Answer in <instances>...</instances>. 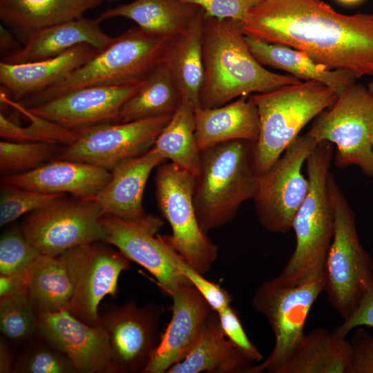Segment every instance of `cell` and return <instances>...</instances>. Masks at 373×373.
I'll return each instance as SVG.
<instances>
[{
  "label": "cell",
  "mask_w": 373,
  "mask_h": 373,
  "mask_svg": "<svg viewBox=\"0 0 373 373\" xmlns=\"http://www.w3.org/2000/svg\"><path fill=\"white\" fill-rule=\"evenodd\" d=\"M240 23L247 37L302 51L356 79L373 77V14H342L322 0H261Z\"/></svg>",
  "instance_id": "6da1fadb"
},
{
  "label": "cell",
  "mask_w": 373,
  "mask_h": 373,
  "mask_svg": "<svg viewBox=\"0 0 373 373\" xmlns=\"http://www.w3.org/2000/svg\"><path fill=\"white\" fill-rule=\"evenodd\" d=\"M240 21L205 15L202 50L204 75L200 107L216 108L242 96L262 93L301 81L271 72L251 54Z\"/></svg>",
  "instance_id": "7a4b0ae2"
},
{
  "label": "cell",
  "mask_w": 373,
  "mask_h": 373,
  "mask_svg": "<svg viewBox=\"0 0 373 373\" xmlns=\"http://www.w3.org/2000/svg\"><path fill=\"white\" fill-rule=\"evenodd\" d=\"M256 143L233 140L200 151L193 204L204 233L233 220L241 204L253 200L258 177Z\"/></svg>",
  "instance_id": "3957f363"
},
{
  "label": "cell",
  "mask_w": 373,
  "mask_h": 373,
  "mask_svg": "<svg viewBox=\"0 0 373 373\" xmlns=\"http://www.w3.org/2000/svg\"><path fill=\"white\" fill-rule=\"evenodd\" d=\"M171 39L133 27L113 37L107 46L66 77L20 104L32 107L84 87L143 79L162 61Z\"/></svg>",
  "instance_id": "277c9868"
},
{
  "label": "cell",
  "mask_w": 373,
  "mask_h": 373,
  "mask_svg": "<svg viewBox=\"0 0 373 373\" xmlns=\"http://www.w3.org/2000/svg\"><path fill=\"white\" fill-rule=\"evenodd\" d=\"M332 157V144L321 142L306 160L309 186L293 220L296 246L278 276L285 283H296L325 271L334 233V214L327 185Z\"/></svg>",
  "instance_id": "5b68a950"
},
{
  "label": "cell",
  "mask_w": 373,
  "mask_h": 373,
  "mask_svg": "<svg viewBox=\"0 0 373 373\" xmlns=\"http://www.w3.org/2000/svg\"><path fill=\"white\" fill-rule=\"evenodd\" d=\"M251 96L259 116L256 143L259 174L280 157L310 120L333 105L338 95L325 84L309 80Z\"/></svg>",
  "instance_id": "8992f818"
},
{
  "label": "cell",
  "mask_w": 373,
  "mask_h": 373,
  "mask_svg": "<svg viewBox=\"0 0 373 373\" xmlns=\"http://www.w3.org/2000/svg\"><path fill=\"white\" fill-rule=\"evenodd\" d=\"M327 185L334 214V233L325 266L324 291L345 320L373 279V262L360 242L354 213L330 172Z\"/></svg>",
  "instance_id": "52a82bcc"
},
{
  "label": "cell",
  "mask_w": 373,
  "mask_h": 373,
  "mask_svg": "<svg viewBox=\"0 0 373 373\" xmlns=\"http://www.w3.org/2000/svg\"><path fill=\"white\" fill-rule=\"evenodd\" d=\"M325 289V273L296 283H285L278 276L261 283L256 289L251 305L267 320L274 336L269 355L251 373H276L304 336L309 311Z\"/></svg>",
  "instance_id": "ba28073f"
},
{
  "label": "cell",
  "mask_w": 373,
  "mask_h": 373,
  "mask_svg": "<svg viewBox=\"0 0 373 373\" xmlns=\"http://www.w3.org/2000/svg\"><path fill=\"white\" fill-rule=\"evenodd\" d=\"M195 175L172 162L157 166L155 176L157 206L172 233L161 236L188 264L203 275L218 255V247L198 223L193 204Z\"/></svg>",
  "instance_id": "9c48e42d"
},
{
  "label": "cell",
  "mask_w": 373,
  "mask_h": 373,
  "mask_svg": "<svg viewBox=\"0 0 373 373\" xmlns=\"http://www.w3.org/2000/svg\"><path fill=\"white\" fill-rule=\"evenodd\" d=\"M307 134L318 143L336 145V165H354L373 176V102L367 87L355 82L347 87Z\"/></svg>",
  "instance_id": "30bf717a"
},
{
  "label": "cell",
  "mask_w": 373,
  "mask_h": 373,
  "mask_svg": "<svg viewBox=\"0 0 373 373\" xmlns=\"http://www.w3.org/2000/svg\"><path fill=\"white\" fill-rule=\"evenodd\" d=\"M318 142L307 133L298 137L265 172L258 174L253 200L259 222L266 230L285 233L309 190L302 166Z\"/></svg>",
  "instance_id": "8fae6325"
},
{
  "label": "cell",
  "mask_w": 373,
  "mask_h": 373,
  "mask_svg": "<svg viewBox=\"0 0 373 373\" xmlns=\"http://www.w3.org/2000/svg\"><path fill=\"white\" fill-rule=\"evenodd\" d=\"M102 216L93 199L66 195L29 213L21 229L41 255L56 257L79 245L104 242Z\"/></svg>",
  "instance_id": "7c38bea8"
},
{
  "label": "cell",
  "mask_w": 373,
  "mask_h": 373,
  "mask_svg": "<svg viewBox=\"0 0 373 373\" xmlns=\"http://www.w3.org/2000/svg\"><path fill=\"white\" fill-rule=\"evenodd\" d=\"M172 115L78 129L77 138L61 147L55 159L86 162L111 171L121 163L149 151Z\"/></svg>",
  "instance_id": "4fadbf2b"
},
{
  "label": "cell",
  "mask_w": 373,
  "mask_h": 373,
  "mask_svg": "<svg viewBox=\"0 0 373 373\" xmlns=\"http://www.w3.org/2000/svg\"><path fill=\"white\" fill-rule=\"evenodd\" d=\"M58 257L65 262L72 284L68 311L88 325H99V305L106 295L116 296L119 276L129 269L130 260L98 242L75 247Z\"/></svg>",
  "instance_id": "5bb4252c"
},
{
  "label": "cell",
  "mask_w": 373,
  "mask_h": 373,
  "mask_svg": "<svg viewBox=\"0 0 373 373\" xmlns=\"http://www.w3.org/2000/svg\"><path fill=\"white\" fill-rule=\"evenodd\" d=\"M104 242L113 245L127 258L141 265L155 278L158 286L167 294L178 288L191 285L176 268L172 249L156 233L164 224L162 219L152 214L125 220L102 216Z\"/></svg>",
  "instance_id": "9a60e30c"
},
{
  "label": "cell",
  "mask_w": 373,
  "mask_h": 373,
  "mask_svg": "<svg viewBox=\"0 0 373 373\" xmlns=\"http://www.w3.org/2000/svg\"><path fill=\"white\" fill-rule=\"evenodd\" d=\"M162 305L140 307L133 302L114 305L99 315L109 338L113 373L144 372L157 347Z\"/></svg>",
  "instance_id": "2e32d148"
},
{
  "label": "cell",
  "mask_w": 373,
  "mask_h": 373,
  "mask_svg": "<svg viewBox=\"0 0 373 373\" xmlns=\"http://www.w3.org/2000/svg\"><path fill=\"white\" fill-rule=\"evenodd\" d=\"M144 79L84 87L26 108L35 115L71 130L117 122L122 106L140 88Z\"/></svg>",
  "instance_id": "e0dca14e"
},
{
  "label": "cell",
  "mask_w": 373,
  "mask_h": 373,
  "mask_svg": "<svg viewBox=\"0 0 373 373\" xmlns=\"http://www.w3.org/2000/svg\"><path fill=\"white\" fill-rule=\"evenodd\" d=\"M37 315V334L65 354L77 372H113L108 335L101 324L88 325L67 310Z\"/></svg>",
  "instance_id": "ac0fdd59"
},
{
  "label": "cell",
  "mask_w": 373,
  "mask_h": 373,
  "mask_svg": "<svg viewBox=\"0 0 373 373\" xmlns=\"http://www.w3.org/2000/svg\"><path fill=\"white\" fill-rule=\"evenodd\" d=\"M171 296V321L143 373H167L182 361L195 346L213 311L192 285L178 288Z\"/></svg>",
  "instance_id": "d6986e66"
},
{
  "label": "cell",
  "mask_w": 373,
  "mask_h": 373,
  "mask_svg": "<svg viewBox=\"0 0 373 373\" xmlns=\"http://www.w3.org/2000/svg\"><path fill=\"white\" fill-rule=\"evenodd\" d=\"M111 178V171L98 166L54 159L23 173L1 176V182L41 193L91 199Z\"/></svg>",
  "instance_id": "ffe728a7"
},
{
  "label": "cell",
  "mask_w": 373,
  "mask_h": 373,
  "mask_svg": "<svg viewBox=\"0 0 373 373\" xmlns=\"http://www.w3.org/2000/svg\"><path fill=\"white\" fill-rule=\"evenodd\" d=\"M164 160L152 147L146 153L114 168L109 182L91 198L99 205L102 216L125 220L144 216L146 213L142 199L147 180L152 170Z\"/></svg>",
  "instance_id": "44dd1931"
},
{
  "label": "cell",
  "mask_w": 373,
  "mask_h": 373,
  "mask_svg": "<svg viewBox=\"0 0 373 373\" xmlns=\"http://www.w3.org/2000/svg\"><path fill=\"white\" fill-rule=\"evenodd\" d=\"M98 50L80 44L53 57L22 64L0 62V82L15 100L23 99L60 82Z\"/></svg>",
  "instance_id": "7402d4cb"
},
{
  "label": "cell",
  "mask_w": 373,
  "mask_h": 373,
  "mask_svg": "<svg viewBox=\"0 0 373 373\" xmlns=\"http://www.w3.org/2000/svg\"><path fill=\"white\" fill-rule=\"evenodd\" d=\"M98 18L82 17L60 23L32 35L24 46L2 59L8 64H22L56 57L80 44H88L98 51L113 40L100 28Z\"/></svg>",
  "instance_id": "603a6c76"
},
{
  "label": "cell",
  "mask_w": 373,
  "mask_h": 373,
  "mask_svg": "<svg viewBox=\"0 0 373 373\" xmlns=\"http://www.w3.org/2000/svg\"><path fill=\"white\" fill-rule=\"evenodd\" d=\"M195 135L200 151L233 140L257 142L259 135L258 108L251 95L224 105L194 109Z\"/></svg>",
  "instance_id": "cb8c5ba5"
},
{
  "label": "cell",
  "mask_w": 373,
  "mask_h": 373,
  "mask_svg": "<svg viewBox=\"0 0 373 373\" xmlns=\"http://www.w3.org/2000/svg\"><path fill=\"white\" fill-rule=\"evenodd\" d=\"M204 11L201 9L188 28L172 38L165 51V65L180 95L182 103L200 107L204 68L202 35Z\"/></svg>",
  "instance_id": "d4e9b609"
},
{
  "label": "cell",
  "mask_w": 373,
  "mask_h": 373,
  "mask_svg": "<svg viewBox=\"0 0 373 373\" xmlns=\"http://www.w3.org/2000/svg\"><path fill=\"white\" fill-rule=\"evenodd\" d=\"M254 363L226 337L213 310L195 346L167 373H251Z\"/></svg>",
  "instance_id": "484cf974"
},
{
  "label": "cell",
  "mask_w": 373,
  "mask_h": 373,
  "mask_svg": "<svg viewBox=\"0 0 373 373\" xmlns=\"http://www.w3.org/2000/svg\"><path fill=\"white\" fill-rule=\"evenodd\" d=\"M103 0H0V19L24 43L46 28L83 17Z\"/></svg>",
  "instance_id": "4316f807"
},
{
  "label": "cell",
  "mask_w": 373,
  "mask_h": 373,
  "mask_svg": "<svg viewBox=\"0 0 373 373\" xmlns=\"http://www.w3.org/2000/svg\"><path fill=\"white\" fill-rule=\"evenodd\" d=\"M350 341L325 327L304 334L276 373H347Z\"/></svg>",
  "instance_id": "83f0119b"
},
{
  "label": "cell",
  "mask_w": 373,
  "mask_h": 373,
  "mask_svg": "<svg viewBox=\"0 0 373 373\" xmlns=\"http://www.w3.org/2000/svg\"><path fill=\"white\" fill-rule=\"evenodd\" d=\"M245 39L251 54L262 66L286 71L299 79L321 82L334 90L338 95L356 79L351 73L329 68L294 48L247 36Z\"/></svg>",
  "instance_id": "f1b7e54d"
},
{
  "label": "cell",
  "mask_w": 373,
  "mask_h": 373,
  "mask_svg": "<svg viewBox=\"0 0 373 373\" xmlns=\"http://www.w3.org/2000/svg\"><path fill=\"white\" fill-rule=\"evenodd\" d=\"M201 9L179 0H134L108 8L97 18H127L146 32L172 39L188 28Z\"/></svg>",
  "instance_id": "f546056e"
},
{
  "label": "cell",
  "mask_w": 373,
  "mask_h": 373,
  "mask_svg": "<svg viewBox=\"0 0 373 373\" xmlns=\"http://www.w3.org/2000/svg\"><path fill=\"white\" fill-rule=\"evenodd\" d=\"M72 284L65 262L58 256L40 255L31 266L28 298L37 314L67 310Z\"/></svg>",
  "instance_id": "4dcf8cb0"
},
{
  "label": "cell",
  "mask_w": 373,
  "mask_h": 373,
  "mask_svg": "<svg viewBox=\"0 0 373 373\" xmlns=\"http://www.w3.org/2000/svg\"><path fill=\"white\" fill-rule=\"evenodd\" d=\"M182 99L162 61L145 77L140 88L122 106L117 122L173 115Z\"/></svg>",
  "instance_id": "1f68e13d"
},
{
  "label": "cell",
  "mask_w": 373,
  "mask_h": 373,
  "mask_svg": "<svg viewBox=\"0 0 373 373\" xmlns=\"http://www.w3.org/2000/svg\"><path fill=\"white\" fill-rule=\"evenodd\" d=\"M194 109L182 103L157 137L153 148L164 160L169 159L197 176L200 171V151L195 135Z\"/></svg>",
  "instance_id": "d6a6232c"
},
{
  "label": "cell",
  "mask_w": 373,
  "mask_h": 373,
  "mask_svg": "<svg viewBox=\"0 0 373 373\" xmlns=\"http://www.w3.org/2000/svg\"><path fill=\"white\" fill-rule=\"evenodd\" d=\"M1 100L17 109L30 121L29 125L23 127L1 113L0 135L3 139L17 142H37L66 146L72 143L78 135L77 130L67 128L32 113L20 103L6 97L2 92Z\"/></svg>",
  "instance_id": "836d02e7"
},
{
  "label": "cell",
  "mask_w": 373,
  "mask_h": 373,
  "mask_svg": "<svg viewBox=\"0 0 373 373\" xmlns=\"http://www.w3.org/2000/svg\"><path fill=\"white\" fill-rule=\"evenodd\" d=\"M61 146L45 142H0L1 176L23 173L55 159Z\"/></svg>",
  "instance_id": "e575fe53"
},
{
  "label": "cell",
  "mask_w": 373,
  "mask_h": 373,
  "mask_svg": "<svg viewBox=\"0 0 373 373\" xmlns=\"http://www.w3.org/2000/svg\"><path fill=\"white\" fill-rule=\"evenodd\" d=\"M0 298V329L5 337L21 341L37 334L39 317L27 290Z\"/></svg>",
  "instance_id": "d590c367"
},
{
  "label": "cell",
  "mask_w": 373,
  "mask_h": 373,
  "mask_svg": "<svg viewBox=\"0 0 373 373\" xmlns=\"http://www.w3.org/2000/svg\"><path fill=\"white\" fill-rule=\"evenodd\" d=\"M62 193H46L12 185L1 184L0 225L9 224L20 216L39 210L66 196Z\"/></svg>",
  "instance_id": "8d00e7d4"
},
{
  "label": "cell",
  "mask_w": 373,
  "mask_h": 373,
  "mask_svg": "<svg viewBox=\"0 0 373 373\" xmlns=\"http://www.w3.org/2000/svg\"><path fill=\"white\" fill-rule=\"evenodd\" d=\"M41 255L29 242L21 227L5 231L0 239V273L11 275L29 269Z\"/></svg>",
  "instance_id": "74e56055"
},
{
  "label": "cell",
  "mask_w": 373,
  "mask_h": 373,
  "mask_svg": "<svg viewBox=\"0 0 373 373\" xmlns=\"http://www.w3.org/2000/svg\"><path fill=\"white\" fill-rule=\"evenodd\" d=\"M45 342L28 348L15 363L12 372H77L73 362L65 354Z\"/></svg>",
  "instance_id": "f35d334b"
},
{
  "label": "cell",
  "mask_w": 373,
  "mask_h": 373,
  "mask_svg": "<svg viewBox=\"0 0 373 373\" xmlns=\"http://www.w3.org/2000/svg\"><path fill=\"white\" fill-rule=\"evenodd\" d=\"M173 260L178 270L203 296L213 311L217 312L231 305L232 297L225 289L206 279L202 274L188 264L175 251Z\"/></svg>",
  "instance_id": "ab89813d"
},
{
  "label": "cell",
  "mask_w": 373,
  "mask_h": 373,
  "mask_svg": "<svg viewBox=\"0 0 373 373\" xmlns=\"http://www.w3.org/2000/svg\"><path fill=\"white\" fill-rule=\"evenodd\" d=\"M221 328L230 342L254 362L262 361L263 356L249 340L237 312L229 305L217 312Z\"/></svg>",
  "instance_id": "60d3db41"
},
{
  "label": "cell",
  "mask_w": 373,
  "mask_h": 373,
  "mask_svg": "<svg viewBox=\"0 0 373 373\" xmlns=\"http://www.w3.org/2000/svg\"><path fill=\"white\" fill-rule=\"evenodd\" d=\"M196 5L205 15L221 19L242 21L248 11L261 0H179Z\"/></svg>",
  "instance_id": "b9f144b4"
},
{
  "label": "cell",
  "mask_w": 373,
  "mask_h": 373,
  "mask_svg": "<svg viewBox=\"0 0 373 373\" xmlns=\"http://www.w3.org/2000/svg\"><path fill=\"white\" fill-rule=\"evenodd\" d=\"M350 343L352 356L347 373H373V336L358 327Z\"/></svg>",
  "instance_id": "7bdbcfd3"
},
{
  "label": "cell",
  "mask_w": 373,
  "mask_h": 373,
  "mask_svg": "<svg viewBox=\"0 0 373 373\" xmlns=\"http://www.w3.org/2000/svg\"><path fill=\"white\" fill-rule=\"evenodd\" d=\"M334 332L338 336L346 337L354 328L358 327H373V279L365 289L354 310Z\"/></svg>",
  "instance_id": "ee69618b"
},
{
  "label": "cell",
  "mask_w": 373,
  "mask_h": 373,
  "mask_svg": "<svg viewBox=\"0 0 373 373\" xmlns=\"http://www.w3.org/2000/svg\"><path fill=\"white\" fill-rule=\"evenodd\" d=\"M30 269L15 274L1 275L0 298L27 290Z\"/></svg>",
  "instance_id": "f6af8a7d"
},
{
  "label": "cell",
  "mask_w": 373,
  "mask_h": 373,
  "mask_svg": "<svg viewBox=\"0 0 373 373\" xmlns=\"http://www.w3.org/2000/svg\"><path fill=\"white\" fill-rule=\"evenodd\" d=\"M0 48L1 52L7 50L13 52L20 48L17 47V43L13 35L2 25L0 26Z\"/></svg>",
  "instance_id": "bcb514c9"
},
{
  "label": "cell",
  "mask_w": 373,
  "mask_h": 373,
  "mask_svg": "<svg viewBox=\"0 0 373 373\" xmlns=\"http://www.w3.org/2000/svg\"><path fill=\"white\" fill-rule=\"evenodd\" d=\"M14 365H12V359L11 353L5 343L1 340L0 343V372L8 373L12 372Z\"/></svg>",
  "instance_id": "7dc6e473"
},
{
  "label": "cell",
  "mask_w": 373,
  "mask_h": 373,
  "mask_svg": "<svg viewBox=\"0 0 373 373\" xmlns=\"http://www.w3.org/2000/svg\"><path fill=\"white\" fill-rule=\"evenodd\" d=\"M338 2L346 5V6H353L358 4L363 1L364 0H336Z\"/></svg>",
  "instance_id": "c3c4849f"
},
{
  "label": "cell",
  "mask_w": 373,
  "mask_h": 373,
  "mask_svg": "<svg viewBox=\"0 0 373 373\" xmlns=\"http://www.w3.org/2000/svg\"><path fill=\"white\" fill-rule=\"evenodd\" d=\"M367 89L373 102V80L368 83Z\"/></svg>",
  "instance_id": "681fc988"
},
{
  "label": "cell",
  "mask_w": 373,
  "mask_h": 373,
  "mask_svg": "<svg viewBox=\"0 0 373 373\" xmlns=\"http://www.w3.org/2000/svg\"><path fill=\"white\" fill-rule=\"evenodd\" d=\"M371 145H372V151H373V135L371 137Z\"/></svg>",
  "instance_id": "f907efd6"
},
{
  "label": "cell",
  "mask_w": 373,
  "mask_h": 373,
  "mask_svg": "<svg viewBox=\"0 0 373 373\" xmlns=\"http://www.w3.org/2000/svg\"><path fill=\"white\" fill-rule=\"evenodd\" d=\"M108 1H119V0H106Z\"/></svg>",
  "instance_id": "816d5d0a"
}]
</instances>
